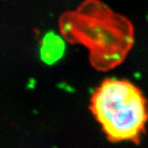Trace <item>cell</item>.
Wrapping results in <instances>:
<instances>
[{"label":"cell","instance_id":"cell-1","mask_svg":"<svg viewBox=\"0 0 148 148\" xmlns=\"http://www.w3.org/2000/svg\"><path fill=\"white\" fill-rule=\"evenodd\" d=\"M60 31L71 43L88 49L90 63L110 70L123 62L133 44V28L126 17L97 0H86L62 16Z\"/></svg>","mask_w":148,"mask_h":148},{"label":"cell","instance_id":"cell-2","mask_svg":"<svg viewBox=\"0 0 148 148\" xmlns=\"http://www.w3.org/2000/svg\"><path fill=\"white\" fill-rule=\"evenodd\" d=\"M90 109L110 142H138L147 123V101L127 80L103 81L92 94Z\"/></svg>","mask_w":148,"mask_h":148},{"label":"cell","instance_id":"cell-3","mask_svg":"<svg viewBox=\"0 0 148 148\" xmlns=\"http://www.w3.org/2000/svg\"><path fill=\"white\" fill-rule=\"evenodd\" d=\"M65 45L62 37L49 32L43 38L40 47V57L45 63L52 64L63 56Z\"/></svg>","mask_w":148,"mask_h":148}]
</instances>
